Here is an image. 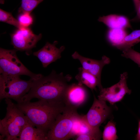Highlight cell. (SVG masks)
Returning <instances> with one entry per match:
<instances>
[{"mask_svg": "<svg viewBox=\"0 0 140 140\" xmlns=\"http://www.w3.org/2000/svg\"><path fill=\"white\" fill-rule=\"evenodd\" d=\"M140 43V29L135 30L126 37L123 42L116 47L124 51Z\"/></svg>", "mask_w": 140, "mask_h": 140, "instance_id": "cell-17", "label": "cell"}, {"mask_svg": "<svg viewBox=\"0 0 140 140\" xmlns=\"http://www.w3.org/2000/svg\"><path fill=\"white\" fill-rule=\"evenodd\" d=\"M5 0H0V3L1 4H4V3Z\"/></svg>", "mask_w": 140, "mask_h": 140, "instance_id": "cell-27", "label": "cell"}, {"mask_svg": "<svg viewBox=\"0 0 140 140\" xmlns=\"http://www.w3.org/2000/svg\"><path fill=\"white\" fill-rule=\"evenodd\" d=\"M0 21L14 26L17 29L22 27L18 19H16L10 12L0 9Z\"/></svg>", "mask_w": 140, "mask_h": 140, "instance_id": "cell-19", "label": "cell"}, {"mask_svg": "<svg viewBox=\"0 0 140 140\" xmlns=\"http://www.w3.org/2000/svg\"><path fill=\"white\" fill-rule=\"evenodd\" d=\"M128 35L124 29H109L107 32L106 39L112 46L116 47L123 42Z\"/></svg>", "mask_w": 140, "mask_h": 140, "instance_id": "cell-16", "label": "cell"}, {"mask_svg": "<svg viewBox=\"0 0 140 140\" xmlns=\"http://www.w3.org/2000/svg\"><path fill=\"white\" fill-rule=\"evenodd\" d=\"M128 73L123 72L120 75L119 81L109 87L103 88L100 90L98 99L108 102L110 104L121 101L127 94H130L131 91L128 87Z\"/></svg>", "mask_w": 140, "mask_h": 140, "instance_id": "cell-8", "label": "cell"}, {"mask_svg": "<svg viewBox=\"0 0 140 140\" xmlns=\"http://www.w3.org/2000/svg\"><path fill=\"white\" fill-rule=\"evenodd\" d=\"M34 127L29 122L24 127L16 140H47V133Z\"/></svg>", "mask_w": 140, "mask_h": 140, "instance_id": "cell-14", "label": "cell"}, {"mask_svg": "<svg viewBox=\"0 0 140 140\" xmlns=\"http://www.w3.org/2000/svg\"><path fill=\"white\" fill-rule=\"evenodd\" d=\"M7 105L5 117L0 120V139L16 140L29 122L26 116L10 99H5Z\"/></svg>", "mask_w": 140, "mask_h": 140, "instance_id": "cell-3", "label": "cell"}, {"mask_svg": "<svg viewBox=\"0 0 140 140\" xmlns=\"http://www.w3.org/2000/svg\"><path fill=\"white\" fill-rule=\"evenodd\" d=\"M18 20L21 25L24 27H28L32 24L33 22L30 13L27 12L20 13Z\"/></svg>", "mask_w": 140, "mask_h": 140, "instance_id": "cell-23", "label": "cell"}, {"mask_svg": "<svg viewBox=\"0 0 140 140\" xmlns=\"http://www.w3.org/2000/svg\"><path fill=\"white\" fill-rule=\"evenodd\" d=\"M44 0H22L21 4L18 11L20 13H31L33 10Z\"/></svg>", "mask_w": 140, "mask_h": 140, "instance_id": "cell-20", "label": "cell"}, {"mask_svg": "<svg viewBox=\"0 0 140 140\" xmlns=\"http://www.w3.org/2000/svg\"><path fill=\"white\" fill-rule=\"evenodd\" d=\"M78 73L75 76L78 83L81 85H84L92 90L95 89L98 86L100 91L103 88L101 83L94 75L86 71L82 67L78 68Z\"/></svg>", "mask_w": 140, "mask_h": 140, "instance_id": "cell-15", "label": "cell"}, {"mask_svg": "<svg viewBox=\"0 0 140 140\" xmlns=\"http://www.w3.org/2000/svg\"><path fill=\"white\" fill-rule=\"evenodd\" d=\"M110 112V108L107 105L106 101L97 99L94 95L92 106L87 113L82 117L92 127L99 128Z\"/></svg>", "mask_w": 140, "mask_h": 140, "instance_id": "cell-9", "label": "cell"}, {"mask_svg": "<svg viewBox=\"0 0 140 140\" xmlns=\"http://www.w3.org/2000/svg\"><path fill=\"white\" fill-rule=\"evenodd\" d=\"M72 78L69 74L64 75L62 72L57 74L54 70L47 76L42 75L37 79L33 80L31 89L20 103L37 98L52 104H64V96L69 85L68 83Z\"/></svg>", "mask_w": 140, "mask_h": 140, "instance_id": "cell-1", "label": "cell"}, {"mask_svg": "<svg viewBox=\"0 0 140 140\" xmlns=\"http://www.w3.org/2000/svg\"><path fill=\"white\" fill-rule=\"evenodd\" d=\"M72 58L78 60L84 69L94 75L101 82V76L102 70L105 65L110 63V58L103 55L100 60H96L83 57L76 51L72 55Z\"/></svg>", "mask_w": 140, "mask_h": 140, "instance_id": "cell-12", "label": "cell"}, {"mask_svg": "<svg viewBox=\"0 0 140 140\" xmlns=\"http://www.w3.org/2000/svg\"><path fill=\"white\" fill-rule=\"evenodd\" d=\"M17 51L15 48L9 50L0 48V75H24L34 80L41 77L42 74L33 73L21 62L17 55Z\"/></svg>", "mask_w": 140, "mask_h": 140, "instance_id": "cell-5", "label": "cell"}, {"mask_svg": "<svg viewBox=\"0 0 140 140\" xmlns=\"http://www.w3.org/2000/svg\"><path fill=\"white\" fill-rule=\"evenodd\" d=\"M131 20L134 22H140V5L137 11L136 16Z\"/></svg>", "mask_w": 140, "mask_h": 140, "instance_id": "cell-24", "label": "cell"}, {"mask_svg": "<svg viewBox=\"0 0 140 140\" xmlns=\"http://www.w3.org/2000/svg\"><path fill=\"white\" fill-rule=\"evenodd\" d=\"M136 139L137 140H140V120L138 123V132L136 135Z\"/></svg>", "mask_w": 140, "mask_h": 140, "instance_id": "cell-26", "label": "cell"}, {"mask_svg": "<svg viewBox=\"0 0 140 140\" xmlns=\"http://www.w3.org/2000/svg\"><path fill=\"white\" fill-rule=\"evenodd\" d=\"M102 137L103 140H116L118 138L115 124L112 121H109L104 127Z\"/></svg>", "mask_w": 140, "mask_h": 140, "instance_id": "cell-18", "label": "cell"}, {"mask_svg": "<svg viewBox=\"0 0 140 140\" xmlns=\"http://www.w3.org/2000/svg\"><path fill=\"white\" fill-rule=\"evenodd\" d=\"M88 94L83 85H69L65 93L63 102L67 107L77 110L86 101Z\"/></svg>", "mask_w": 140, "mask_h": 140, "instance_id": "cell-10", "label": "cell"}, {"mask_svg": "<svg viewBox=\"0 0 140 140\" xmlns=\"http://www.w3.org/2000/svg\"><path fill=\"white\" fill-rule=\"evenodd\" d=\"M102 137V134L100 129L92 132L79 135L75 137L76 140H99Z\"/></svg>", "mask_w": 140, "mask_h": 140, "instance_id": "cell-22", "label": "cell"}, {"mask_svg": "<svg viewBox=\"0 0 140 140\" xmlns=\"http://www.w3.org/2000/svg\"><path fill=\"white\" fill-rule=\"evenodd\" d=\"M19 75H0V99H12L20 103L31 89L33 80L21 79Z\"/></svg>", "mask_w": 140, "mask_h": 140, "instance_id": "cell-4", "label": "cell"}, {"mask_svg": "<svg viewBox=\"0 0 140 140\" xmlns=\"http://www.w3.org/2000/svg\"><path fill=\"white\" fill-rule=\"evenodd\" d=\"M98 20L103 23L109 29H124L131 28L129 19L126 16L110 14L100 17Z\"/></svg>", "mask_w": 140, "mask_h": 140, "instance_id": "cell-13", "label": "cell"}, {"mask_svg": "<svg viewBox=\"0 0 140 140\" xmlns=\"http://www.w3.org/2000/svg\"><path fill=\"white\" fill-rule=\"evenodd\" d=\"M133 1L135 10L137 12L140 5V0H133Z\"/></svg>", "mask_w": 140, "mask_h": 140, "instance_id": "cell-25", "label": "cell"}, {"mask_svg": "<svg viewBox=\"0 0 140 140\" xmlns=\"http://www.w3.org/2000/svg\"><path fill=\"white\" fill-rule=\"evenodd\" d=\"M77 110L65 107L48 131L47 140H66L71 139L74 122L79 115Z\"/></svg>", "mask_w": 140, "mask_h": 140, "instance_id": "cell-6", "label": "cell"}, {"mask_svg": "<svg viewBox=\"0 0 140 140\" xmlns=\"http://www.w3.org/2000/svg\"><path fill=\"white\" fill-rule=\"evenodd\" d=\"M11 44L17 51H25L29 55L32 50L36 47L38 42L41 39V34H36L29 27H23L17 29L10 35Z\"/></svg>", "mask_w": 140, "mask_h": 140, "instance_id": "cell-7", "label": "cell"}, {"mask_svg": "<svg viewBox=\"0 0 140 140\" xmlns=\"http://www.w3.org/2000/svg\"><path fill=\"white\" fill-rule=\"evenodd\" d=\"M16 104L34 126L47 133L58 116L63 112L65 107L63 104H53L42 100Z\"/></svg>", "mask_w": 140, "mask_h": 140, "instance_id": "cell-2", "label": "cell"}, {"mask_svg": "<svg viewBox=\"0 0 140 140\" xmlns=\"http://www.w3.org/2000/svg\"><path fill=\"white\" fill-rule=\"evenodd\" d=\"M121 56L132 60L140 67V53L130 48L122 52Z\"/></svg>", "mask_w": 140, "mask_h": 140, "instance_id": "cell-21", "label": "cell"}, {"mask_svg": "<svg viewBox=\"0 0 140 140\" xmlns=\"http://www.w3.org/2000/svg\"><path fill=\"white\" fill-rule=\"evenodd\" d=\"M58 43L57 41L51 44L47 42L45 45L38 51L34 52L33 55L36 57L41 62L44 68L52 62H55L61 57V53L65 47L62 46L59 48L56 47Z\"/></svg>", "mask_w": 140, "mask_h": 140, "instance_id": "cell-11", "label": "cell"}]
</instances>
